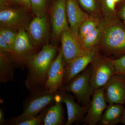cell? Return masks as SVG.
Returning <instances> with one entry per match:
<instances>
[{"label":"cell","mask_w":125,"mask_h":125,"mask_svg":"<svg viewBox=\"0 0 125 125\" xmlns=\"http://www.w3.org/2000/svg\"><path fill=\"white\" fill-rule=\"evenodd\" d=\"M57 52L55 46L47 44L43 45L40 52L28 57L25 63L28 72L24 82L28 89L31 91L44 88L48 70Z\"/></svg>","instance_id":"6da1fadb"},{"label":"cell","mask_w":125,"mask_h":125,"mask_svg":"<svg viewBox=\"0 0 125 125\" xmlns=\"http://www.w3.org/2000/svg\"><path fill=\"white\" fill-rule=\"evenodd\" d=\"M100 26L102 30L101 52L107 55L125 54V28L119 17L102 18Z\"/></svg>","instance_id":"7a4b0ae2"},{"label":"cell","mask_w":125,"mask_h":125,"mask_svg":"<svg viewBox=\"0 0 125 125\" xmlns=\"http://www.w3.org/2000/svg\"><path fill=\"white\" fill-rule=\"evenodd\" d=\"M29 96L23 102V112L19 115L11 119L9 123L17 125L18 123L38 115L47 107L55 103L56 94L51 93L45 88L31 91Z\"/></svg>","instance_id":"3957f363"},{"label":"cell","mask_w":125,"mask_h":125,"mask_svg":"<svg viewBox=\"0 0 125 125\" xmlns=\"http://www.w3.org/2000/svg\"><path fill=\"white\" fill-rule=\"evenodd\" d=\"M91 73L90 66L73 78L67 84L63 85L60 89L73 94L77 102L82 106H89L92 100L91 96L95 90L90 84Z\"/></svg>","instance_id":"277c9868"},{"label":"cell","mask_w":125,"mask_h":125,"mask_svg":"<svg viewBox=\"0 0 125 125\" xmlns=\"http://www.w3.org/2000/svg\"><path fill=\"white\" fill-rule=\"evenodd\" d=\"M90 84L95 90L105 87L114 74L112 60L101 54L90 64Z\"/></svg>","instance_id":"5b68a950"},{"label":"cell","mask_w":125,"mask_h":125,"mask_svg":"<svg viewBox=\"0 0 125 125\" xmlns=\"http://www.w3.org/2000/svg\"><path fill=\"white\" fill-rule=\"evenodd\" d=\"M55 102L64 103L66 106L67 118L65 125H71L84 122L89 106H82L76 103L74 96L70 93L60 90L55 94Z\"/></svg>","instance_id":"8992f818"},{"label":"cell","mask_w":125,"mask_h":125,"mask_svg":"<svg viewBox=\"0 0 125 125\" xmlns=\"http://www.w3.org/2000/svg\"><path fill=\"white\" fill-rule=\"evenodd\" d=\"M99 45L85 52L69 63L65 66L63 85L85 69L100 55Z\"/></svg>","instance_id":"52a82bcc"},{"label":"cell","mask_w":125,"mask_h":125,"mask_svg":"<svg viewBox=\"0 0 125 125\" xmlns=\"http://www.w3.org/2000/svg\"><path fill=\"white\" fill-rule=\"evenodd\" d=\"M61 48L58 54L52 62L48 70L47 76L44 88L51 93H56L63 86L65 72Z\"/></svg>","instance_id":"ba28073f"},{"label":"cell","mask_w":125,"mask_h":125,"mask_svg":"<svg viewBox=\"0 0 125 125\" xmlns=\"http://www.w3.org/2000/svg\"><path fill=\"white\" fill-rule=\"evenodd\" d=\"M62 50L65 67L72 61L85 53L78 35L70 29L63 32L61 34Z\"/></svg>","instance_id":"9c48e42d"},{"label":"cell","mask_w":125,"mask_h":125,"mask_svg":"<svg viewBox=\"0 0 125 125\" xmlns=\"http://www.w3.org/2000/svg\"><path fill=\"white\" fill-rule=\"evenodd\" d=\"M104 87V96L107 103L125 105V75H113Z\"/></svg>","instance_id":"30bf717a"},{"label":"cell","mask_w":125,"mask_h":125,"mask_svg":"<svg viewBox=\"0 0 125 125\" xmlns=\"http://www.w3.org/2000/svg\"><path fill=\"white\" fill-rule=\"evenodd\" d=\"M105 87L95 90L84 118V122L88 125H96L99 123L104 112L107 107L104 96Z\"/></svg>","instance_id":"8fae6325"},{"label":"cell","mask_w":125,"mask_h":125,"mask_svg":"<svg viewBox=\"0 0 125 125\" xmlns=\"http://www.w3.org/2000/svg\"><path fill=\"white\" fill-rule=\"evenodd\" d=\"M66 0H56L51 13V23L53 35L56 38L64 31L70 29L66 9Z\"/></svg>","instance_id":"7c38bea8"},{"label":"cell","mask_w":125,"mask_h":125,"mask_svg":"<svg viewBox=\"0 0 125 125\" xmlns=\"http://www.w3.org/2000/svg\"><path fill=\"white\" fill-rule=\"evenodd\" d=\"M33 49L27 32L23 27H21L18 30L12 52L10 55L14 60L23 62L25 64L28 57L32 54Z\"/></svg>","instance_id":"4fadbf2b"},{"label":"cell","mask_w":125,"mask_h":125,"mask_svg":"<svg viewBox=\"0 0 125 125\" xmlns=\"http://www.w3.org/2000/svg\"><path fill=\"white\" fill-rule=\"evenodd\" d=\"M27 16L21 10L11 9L7 7L0 8V27L16 30L19 29L27 22Z\"/></svg>","instance_id":"5bb4252c"},{"label":"cell","mask_w":125,"mask_h":125,"mask_svg":"<svg viewBox=\"0 0 125 125\" xmlns=\"http://www.w3.org/2000/svg\"><path fill=\"white\" fill-rule=\"evenodd\" d=\"M48 27L46 16H36L28 25L26 32L33 46L43 43L47 35Z\"/></svg>","instance_id":"9a60e30c"},{"label":"cell","mask_w":125,"mask_h":125,"mask_svg":"<svg viewBox=\"0 0 125 125\" xmlns=\"http://www.w3.org/2000/svg\"><path fill=\"white\" fill-rule=\"evenodd\" d=\"M66 9L70 29L78 35L81 25L90 15L81 9L77 0H66Z\"/></svg>","instance_id":"2e32d148"},{"label":"cell","mask_w":125,"mask_h":125,"mask_svg":"<svg viewBox=\"0 0 125 125\" xmlns=\"http://www.w3.org/2000/svg\"><path fill=\"white\" fill-rule=\"evenodd\" d=\"M124 107L120 104H109L105 109L99 124L101 125H116L120 123Z\"/></svg>","instance_id":"e0dca14e"},{"label":"cell","mask_w":125,"mask_h":125,"mask_svg":"<svg viewBox=\"0 0 125 125\" xmlns=\"http://www.w3.org/2000/svg\"><path fill=\"white\" fill-rule=\"evenodd\" d=\"M64 110L61 102H56L49 106L43 125H61L63 122Z\"/></svg>","instance_id":"ac0fdd59"},{"label":"cell","mask_w":125,"mask_h":125,"mask_svg":"<svg viewBox=\"0 0 125 125\" xmlns=\"http://www.w3.org/2000/svg\"><path fill=\"white\" fill-rule=\"evenodd\" d=\"M8 54L0 52V83H1L13 79L14 66Z\"/></svg>","instance_id":"d6986e66"},{"label":"cell","mask_w":125,"mask_h":125,"mask_svg":"<svg viewBox=\"0 0 125 125\" xmlns=\"http://www.w3.org/2000/svg\"><path fill=\"white\" fill-rule=\"evenodd\" d=\"M101 37L102 30L99 25L96 29L79 39L83 47L87 51L99 45Z\"/></svg>","instance_id":"ffe728a7"},{"label":"cell","mask_w":125,"mask_h":125,"mask_svg":"<svg viewBox=\"0 0 125 125\" xmlns=\"http://www.w3.org/2000/svg\"><path fill=\"white\" fill-rule=\"evenodd\" d=\"M102 16H92L85 19L79 27L78 33L79 38H83L98 27L102 19Z\"/></svg>","instance_id":"44dd1931"},{"label":"cell","mask_w":125,"mask_h":125,"mask_svg":"<svg viewBox=\"0 0 125 125\" xmlns=\"http://www.w3.org/2000/svg\"><path fill=\"white\" fill-rule=\"evenodd\" d=\"M100 9L103 18L106 19L118 17L115 0H100Z\"/></svg>","instance_id":"7402d4cb"},{"label":"cell","mask_w":125,"mask_h":125,"mask_svg":"<svg viewBox=\"0 0 125 125\" xmlns=\"http://www.w3.org/2000/svg\"><path fill=\"white\" fill-rule=\"evenodd\" d=\"M80 5L90 16H102L100 0H77Z\"/></svg>","instance_id":"603a6c76"},{"label":"cell","mask_w":125,"mask_h":125,"mask_svg":"<svg viewBox=\"0 0 125 125\" xmlns=\"http://www.w3.org/2000/svg\"><path fill=\"white\" fill-rule=\"evenodd\" d=\"M32 12L36 16H46L49 0H30Z\"/></svg>","instance_id":"cb8c5ba5"},{"label":"cell","mask_w":125,"mask_h":125,"mask_svg":"<svg viewBox=\"0 0 125 125\" xmlns=\"http://www.w3.org/2000/svg\"><path fill=\"white\" fill-rule=\"evenodd\" d=\"M18 33L14 30L9 28L0 27V36L4 39L9 45L11 49V52Z\"/></svg>","instance_id":"d4e9b609"},{"label":"cell","mask_w":125,"mask_h":125,"mask_svg":"<svg viewBox=\"0 0 125 125\" xmlns=\"http://www.w3.org/2000/svg\"><path fill=\"white\" fill-rule=\"evenodd\" d=\"M47 107L36 116L29 120L18 123L17 125H43L44 119L49 108Z\"/></svg>","instance_id":"484cf974"},{"label":"cell","mask_w":125,"mask_h":125,"mask_svg":"<svg viewBox=\"0 0 125 125\" xmlns=\"http://www.w3.org/2000/svg\"><path fill=\"white\" fill-rule=\"evenodd\" d=\"M114 69L115 74L125 75V55L121 58L115 60H112Z\"/></svg>","instance_id":"4316f807"},{"label":"cell","mask_w":125,"mask_h":125,"mask_svg":"<svg viewBox=\"0 0 125 125\" xmlns=\"http://www.w3.org/2000/svg\"><path fill=\"white\" fill-rule=\"evenodd\" d=\"M0 52L10 54L11 51L9 45L1 36H0Z\"/></svg>","instance_id":"83f0119b"},{"label":"cell","mask_w":125,"mask_h":125,"mask_svg":"<svg viewBox=\"0 0 125 125\" xmlns=\"http://www.w3.org/2000/svg\"><path fill=\"white\" fill-rule=\"evenodd\" d=\"M117 15L125 22V0H124L123 4L117 12Z\"/></svg>","instance_id":"f1b7e54d"},{"label":"cell","mask_w":125,"mask_h":125,"mask_svg":"<svg viewBox=\"0 0 125 125\" xmlns=\"http://www.w3.org/2000/svg\"><path fill=\"white\" fill-rule=\"evenodd\" d=\"M22 4L26 9H30L31 8L30 0H21Z\"/></svg>","instance_id":"f546056e"},{"label":"cell","mask_w":125,"mask_h":125,"mask_svg":"<svg viewBox=\"0 0 125 125\" xmlns=\"http://www.w3.org/2000/svg\"><path fill=\"white\" fill-rule=\"evenodd\" d=\"M4 115L2 109H0V125H2L5 122Z\"/></svg>","instance_id":"4dcf8cb0"},{"label":"cell","mask_w":125,"mask_h":125,"mask_svg":"<svg viewBox=\"0 0 125 125\" xmlns=\"http://www.w3.org/2000/svg\"><path fill=\"white\" fill-rule=\"evenodd\" d=\"M120 123H122L123 125H125V107L123 110V113L120 121Z\"/></svg>","instance_id":"1f68e13d"},{"label":"cell","mask_w":125,"mask_h":125,"mask_svg":"<svg viewBox=\"0 0 125 125\" xmlns=\"http://www.w3.org/2000/svg\"><path fill=\"white\" fill-rule=\"evenodd\" d=\"M11 1L13 2H16V3H18V4H22V1L21 0H10Z\"/></svg>","instance_id":"d6a6232c"}]
</instances>
